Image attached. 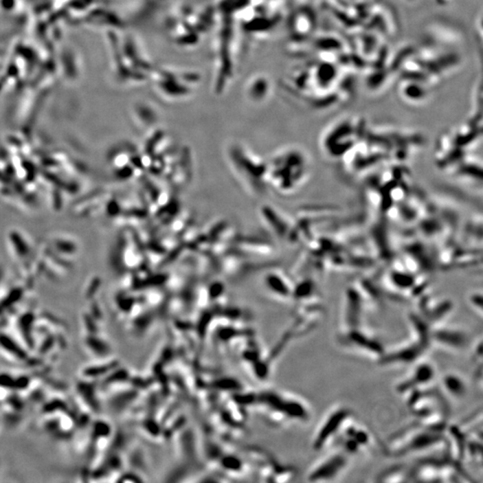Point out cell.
<instances>
[{
  "label": "cell",
  "instance_id": "cell-1",
  "mask_svg": "<svg viewBox=\"0 0 483 483\" xmlns=\"http://www.w3.org/2000/svg\"><path fill=\"white\" fill-rule=\"evenodd\" d=\"M446 428L440 427L418 426L409 429L407 434L399 436L389 447L391 456H404L414 453H422L434 449H440L447 443Z\"/></svg>",
  "mask_w": 483,
  "mask_h": 483
},
{
  "label": "cell",
  "instance_id": "cell-2",
  "mask_svg": "<svg viewBox=\"0 0 483 483\" xmlns=\"http://www.w3.org/2000/svg\"><path fill=\"white\" fill-rule=\"evenodd\" d=\"M354 414L351 409L340 405L335 407L319 423L313 436V449L322 451L330 445L335 438L340 436L345 427L351 422Z\"/></svg>",
  "mask_w": 483,
  "mask_h": 483
},
{
  "label": "cell",
  "instance_id": "cell-3",
  "mask_svg": "<svg viewBox=\"0 0 483 483\" xmlns=\"http://www.w3.org/2000/svg\"><path fill=\"white\" fill-rule=\"evenodd\" d=\"M339 342L352 351L361 352L372 358H377L378 361L386 352L377 337L372 336L363 327L341 330Z\"/></svg>",
  "mask_w": 483,
  "mask_h": 483
},
{
  "label": "cell",
  "instance_id": "cell-4",
  "mask_svg": "<svg viewBox=\"0 0 483 483\" xmlns=\"http://www.w3.org/2000/svg\"><path fill=\"white\" fill-rule=\"evenodd\" d=\"M348 458L341 449L325 456L310 470L308 481L328 482L339 478L348 467Z\"/></svg>",
  "mask_w": 483,
  "mask_h": 483
},
{
  "label": "cell",
  "instance_id": "cell-5",
  "mask_svg": "<svg viewBox=\"0 0 483 483\" xmlns=\"http://www.w3.org/2000/svg\"><path fill=\"white\" fill-rule=\"evenodd\" d=\"M435 378L436 368L434 363L420 359L416 361L410 374L396 385V392L400 395H409L414 391L427 389L434 381Z\"/></svg>",
  "mask_w": 483,
  "mask_h": 483
},
{
  "label": "cell",
  "instance_id": "cell-6",
  "mask_svg": "<svg viewBox=\"0 0 483 483\" xmlns=\"http://www.w3.org/2000/svg\"><path fill=\"white\" fill-rule=\"evenodd\" d=\"M468 339L469 337L467 332L462 328L440 324L431 326V346H438L452 351H461L467 346Z\"/></svg>",
  "mask_w": 483,
  "mask_h": 483
},
{
  "label": "cell",
  "instance_id": "cell-7",
  "mask_svg": "<svg viewBox=\"0 0 483 483\" xmlns=\"http://www.w3.org/2000/svg\"><path fill=\"white\" fill-rule=\"evenodd\" d=\"M441 387L447 395L458 399L464 398L468 392V387L464 379L455 372H449L444 375L441 381Z\"/></svg>",
  "mask_w": 483,
  "mask_h": 483
},
{
  "label": "cell",
  "instance_id": "cell-8",
  "mask_svg": "<svg viewBox=\"0 0 483 483\" xmlns=\"http://www.w3.org/2000/svg\"><path fill=\"white\" fill-rule=\"evenodd\" d=\"M268 82L263 77H256L248 85V94L254 100H262L265 98Z\"/></svg>",
  "mask_w": 483,
  "mask_h": 483
},
{
  "label": "cell",
  "instance_id": "cell-9",
  "mask_svg": "<svg viewBox=\"0 0 483 483\" xmlns=\"http://www.w3.org/2000/svg\"><path fill=\"white\" fill-rule=\"evenodd\" d=\"M379 477V482H405L409 476L403 468L396 467L382 473Z\"/></svg>",
  "mask_w": 483,
  "mask_h": 483
},
{
  "label": "cell",
  "instance_id": "cell-10",
  "mask_svg": "<svg viewBox=\"0 0 483 483\" xmlns=\"http://www.w3.org/2000/svg\"><path fill=\"white\" fill-rule=\"evenodd\" d=\"M471 304L473 309L479 313L480 316H482V296L481 294H474L471 296Z\"/></svg>",
  "mask_w": 483,
  "mask_h": 483
}]
</instances>
